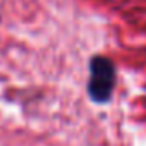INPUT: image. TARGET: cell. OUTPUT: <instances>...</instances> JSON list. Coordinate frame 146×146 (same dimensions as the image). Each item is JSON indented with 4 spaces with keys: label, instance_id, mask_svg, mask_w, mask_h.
Wrapping results in <instances>:
<instances>
[{
    "label": "cell",
    "instance_id": "cell-1",
    "mask_svg": "<svg viewBox=\"0 0 146 146\" xmlns=\"http://www.w3.org/2000/svg\"><path fill=\"white\" fill-rule=\"evenodd\" d=\"M91 70L93 78L90 83V93L95 100H105L112 86V69L108 62H105L103 58H95Z\"/></svg>",
    "mask_w": 146,
    "mask_h": 146
}]
</instances>
